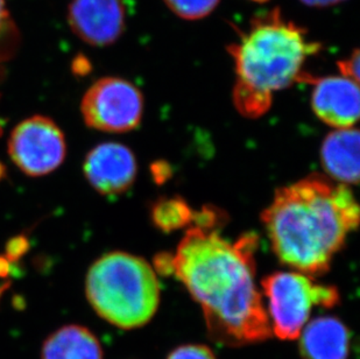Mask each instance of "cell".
Wrapping results in <instances>:
<instances>
[{
    "label": "cell",
    "mask_w": 360,
    "mask_h": 359,
    "mask_svg": "<svg viewBox=\"0 0 360 359\" xmlns=\"http://www.w3.org/2000/svg\"><path fill=\"white\" fill-rule=\"evenodd\" d=\"M258 237L225 239L217 227L195 225L174 256L155 259L161 273L175 275L200 303L214 341L226 346L262 342L272 336L262 293L255 285Z\"/></svg>",
    "instance_id": "1"
},
{
    "label": "cell",
    "mask_w": 360,
    "mask_h": 359,
    "mask_svg": "<svg viewBox=\"0 0 360 359\" xmlns=\"http://www.w3.org/2000/svg\"><path fill=\"white\" fill-rule=\"evenodd\" d=\"M262 220L280 261L316 277L329 271L333 256L357 229L359 207L347 184L311 175L276 190Z\"/></svg>",
    "instance_id": "2"
},
{
    "label": "cell",
    "mask_w": 360,
    "mask_h": 359,
    "mask_svg": "<svg viewBox=\"0 0 360 359\" xmlns=\"http://www.w3.org/2000/svg\"><path fill=\"white\" fill-rule=\"evenodd\" d=\"M321 51L308 32L287 20L279 8L258 14L239 41L230 44L237 82L233 103L241 115L258 118L272 106L274 92L297 82H306L307 60Z\"/></svg>",
    "instance_id": "3"
},
{
    "label": "cell",
    "mask_w": 360,
    "mask_h": 359,
    "mask_svg": "<svg viewBox=\"0 0 360 359\" xmlns=\"http://www.w3.org/2000/svg\"><path fill=\"white\" fill-rule=\"evenodd\" d=\"M85 291L96 313L122 329L150 322L160 302V285L152 266L124 252L104 254L94 263Z\"/></svg>",
    "instance_id": "4"
},
{
    "label": "cell",
    "mask_w": 360,
    "mask_h": 359,
    "mask_svg": "<svg viewBox=\"0 0 360 359\" xmlns=\"http://www.w3.org/2000/svg\"><path fill=\"white\" fill-rule=\"evenodd\" d=\"M269 298L271 328L283 341L299 339L314 306L333 308L340 293L333 286L320 285L299 272H276L262 282Z\"/></svg>",
    "instance_id": "5"
},
{
    "label": "cell",
    "mask_w": 360,
    "mask_h": 359,
    "mask_svg": "<svg viewBox=\"0 0 360 359\" xmlns=\"http://www.w3.org/2000/svg\"><path fill=\"white\" fill-rule=\"evenodd\" d=\"M86 125L103 132H129L139 125L143 99L139 89L120 77L95 82L82 99Z\"/></svg>",
    "instance_id": "6"
},
{
    "label": "cell",
    "mask_w": 360,
    "mask_h": 359,
    "mask_svg": "<svg viewBox=\"0 0 360 359\" xmlns=\"http://www.w3.org/2000/svg\"><path fill=\"white\" fill-rule=\"evenodd\" d=\"M8 153L25 174L42 177L63 163L67 153L65 134L51 118L33 115L11 133Z\"/></svg>",
    "instance_id": "7"
},
{
    "label": "cell",
    "mask_w": 360,
    "mask_h": 359,
    "mask_svg": "<svg viewBox=\"0 0 360 359\" xmlns=\"http://www.w3.org/2000/svg\"><path fill=\"white\" fill-rule=\"evenodd\" d=\"M68 23L82 41L95 47H106L125 32V4L124 0H72Z\"/></svg>",
    "instance_id": "8"
},
{
    "label": "cell",
    "mask_w": 360,
    "mask_h": 359,
    "mask_svg": "<svg viewBox=\"0 0 360 359\" xmlns=\"http://www.w3.org/2000/svg\"><path fill=\"white\" fill-rule=\"evenodd\" d=\"M85 177L103 195H118L132 186L136 161L132 151L118 143L96 146L84 160Z\"/></svg>",
    "instance_id": "9"
},
{
    "label": "cell",
    "mask_w": 360,
    "mask_h": 359,
    "mask_svg": "<svg viewBox=\"0 0 360 359\" xmlns=\"http://www.w3.org/2000/svg\"><path fill=\"white\" fill-rule=\"evenodd\" d=\"M307 83L314 85L311 106L317 117L336 130L351 129L359 117V87L357 82L344 76L315 78L310 75Z\"/></svg>",
    "instance_id": "10"
},
{
    "label": "cell",
    "mask_w": 360,
    "mask_h": 359,
    "mask_svg": "<svg viewBox=\"0 0 360 359\" xmlns=\"http://www.w3.org/2000/svg\"><path fill=\"white\" fill-rule=\"evenodd\" d=\"M351 334L336 317H319L307 325L300 339L303 359H347Z\"/></svg>",
    "instance_id": "11"
},
{
    "label": "cell",
    "mask_w": 360,
    "mask_h": 359,
    "mask_svg": "<svg viewBox=\"0 0 360 359\" xmlns=\"http://www.w3.org/2000/svg\"><path fill=\"white\" fill-rule=\"evenodd\" d=\"M322 165L326 173L343 184H356L359 180V132L336 130L322 145Z\"/></svg>",
    "instance_id": "12"
},
{
    "label": "cell",
    "mask_w": 360,
    "mask_h": 359,
    "mask_svg": "<svg viewBox=\"0 0 360 359\" xmlns=\"http://www.w3.org/2000/svg\"><path fill=\"white\" fill-rule=\"evenodd\" d=\"M42 359H103V350L90 330L67 325L46 339Z\"/></svg>",
    "instance_id": "13"
},
{
    "label": "cell",
    "mask_w": 360,
    "mask_h": 359,
    "mask_svg": "<svg viewBox=\"0 0 360 359\" xmlns=\"http://www.w3.org/2000/svg\"><path fill=\"white\" fill-rule=\"evenodd\" d=\"M195 211L181 197H170L158 201L152 209V220L155 227L165 232L179 230L194 222Z\"/></svg>",
    "instance_id": "14"
},
{
    "label": "cell",
    "mask_w": 360,
    "mask_h": 359,
    "mask_svg": "<svg viewBox=\"0 0 360 359\" xmlns=\"http://www.w3.org/2000/svg\"><path fill=\"white\" fill-rule=\"evenodd\" d=\"M175 15L184 20H200L212 13L221 0H163Z\"/></svg>",
    "instance_id": "15"
},
{
    "label": "cell",
    "mask_w": 360,
    "mask_h": 359,
    "mask_svg": "<svg viewBox=\"0 0 360 359\" xmlns=\"http://www.w3.org/2000/svg\"><path fill=\"white\" fill-rule=\"evenodd\" d=\"M18 41V30L7 10L6 0H0V61L13 54Z\"/></svg>",
    "instance_id": "16"
},
{
    "label": "cell",
    "mask_w": 360,
    "mask_h": 359,
    "mask_svg": "<svg viewBox=\"0 0 360 359\" xmlns=\"http://www.w3.org/2000/svg\"><path fill=\"white\" fill-rule=\"evenodd\" d=\"M167 359H216V357L207 346L191 344L177 348Z\"/></svg>",
    "instance_id": "17"
},
{
    "label": "cell",
    "mask_w": 360,
    "mask_h": 359,
    "mask_svg": "<svg viewBox=\"0 0 360 359\" xmlns=\"http://www.w3.org/2000/svg\"><path fill=\"white\" fill-rule=\"evenodd\" d=\"M340 75L350 78L352 81H359V51L354 49V53L342 61L338 62Z\"/></svg>",
    "instance_id": "18"
},
{
    "label": "cell",
    "mask_w": 360,
    "mask_h": 359,
    "mask_svg": "<svg viewBox=\"0 0 360 359\" xmlns=\"http://www.w3.org/2000/svg\"><path fill=\"white\" fill-rule=\"evenodd\" d=\"M300 1L307 5V6L328 7L337 5V4L343 3L345 0H300Z\"/></svg>",
    "instance_id": "19"
},
{
    "label": "cell",
    "mask_w": 360,
    "mask_h": 359,
    "mask_svg": "<svg viewBox=\"0 0 360 359\" xmlns=\"http://www.w3.org/2000/svg\"><path fill=\"white\" fill-rule=\"evenodd\" d=\"M252 1H257V3H265V1H269V0H252Z\"/></svg>",
    "instance_id": "20"
}]
</instances>
